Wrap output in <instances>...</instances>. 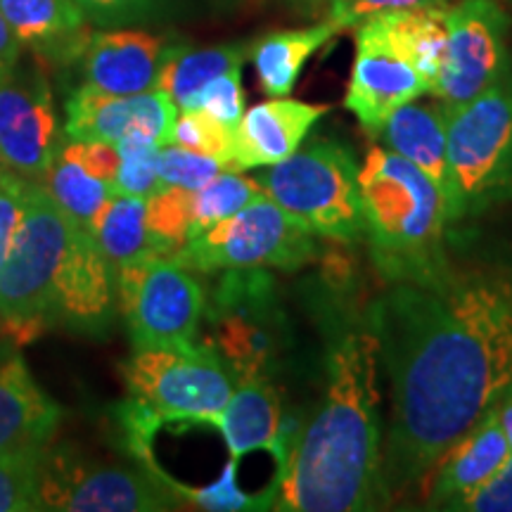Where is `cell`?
I'll list each match as a JSON object with an SVG mask.
<instances>
[{"instance_id":"1","label":"cell","mask_w":512,"mask_h":512,"mask_svg":"<svg viewBox=\"0 0 512 512\" xmlns=\"http://www.w3.org/2000/svg\"><path fill=\"white\" fill-rule=\"evenodd\" d=\"M389 387V501L425 496L434 465L512 384V254H448L384 283L363 311Z\"/></svg>"},{"instance_id":"2","label":"cell","mask_w":512,"mask_h":512,"mask_svg":"<svg viewBox=\"0 0 512 512\" xmlns=\"http://www.w3.org/2000/svg\"><path fill=\"white\" fill-rule=\"evenodd\" d=\"M380 354L366 320L344 323L325 356L318 406L306 415L283 470L273 510L368 512L389 508L382 470Z\"/></svg>"},{"instance_id":"3","label":"cell","mask_w":512,"mask_h":512,"mask_svg":"<svg viewBox=\"0 0 512 512\" xmlns=\"http://www.w3.org/2000/svg\"><path fill=\"white\" fill-rule=\"evenodd\" d=\"M363 240L382 283L420 278L451 254L441 190L380 143L361 162Z\"/></svg>"},{"instance_id":"4","label":"cell","mask_w":512,"mask_h":512,"mask_svg":"<svg viewBox=\"0 0 512 512\" xmlns=\"http://www.w3.org/2000/svg\"><path fill=\"white\" fill-rule=\"evenodd\" d=\"M256 183L316 238L342 245L363 240L361 162L342 140L306 138L292 157L266 166Z\"/></svg>"},{"instance_id":"5","label":"cell","mask_w":512,"mask_h":512,"mask_svg":"<svg viewBox=\"0 0 512 512\" xmlns=\"http://www.w3.org/2000/svg\"><path fill=\"white\" fill-rule=\"evenodd\" d=\"M74 219L43 183H29L22 221L0 268V328L15 347L48 328L53 290Z\"/></svg>"},{"instance_id":"6","label":"cell","mask_w":512,"mask_h":512,"mask_svg":"<svg viewBox=\"0 0 512 512\" xmlns=\"http://www.w3.org/2000/svg\"><path fill=\"white\" fill-rule=\"evenodd\" d=\"M453 226L512 200V69L477 98L448 107Z\"/></svg>"},{"instance_id":"7","label":"cell","mask_w":512,"mask_h":512,"mask_svg":"<svg viewBox=\"0 0 512 512\" xmlns=\"http://www.w3.org/2000/svg\"><path fill=\"white\" fill-rule=\"evenodd\" d=\"M316 256V235L264 192L233 216L185 242L171 259L195 275H216L247 268L299 271Z\"/></svg>"},{"instance_id":"8","label":"cell","mask_w":512,"mask_h":512,"mask_svg":"<svg viewBox=\"0 0 512 512\" xmlns=\"http://www.w3.org/2000/svg\"><path fill=\"white\" fill-rule=\"evenodd\" d=\"M126 389L164 422L207 425L235 392V380L209 342L136 349L121 363Z\"/></svg>"},{"instance_id":"9","label":"cell","mask_w":512,"mask_h":512,"mask_svg":"<svg viewBox=\"0 0 512 512\" xmlns=\"http://www.w3.org/2000/svg\"><path fill=\"white\" fill-rule=\"evenodd\" d=\"M117 302L136 349L195 342L207 292L195 273L171 256H150L117 268Z\"/></svg>"},{"instance_id":"10","label":"cell","mask_w":512,"mask_h":512,"mask_svg":"<svg viewBox=\"0 0 512 512\" xmlns=\"http://www.w3.org/2000/svg\"><path fill=\"white\" fill-rule=\"evenodd\" d=\"M166 472L95 465L76 453L48 451L43 458L41 510L72 512H157L183 503L166 484Z\"/></svg>"},{"instance_id":"11","label":"cell","mask_w":512,"mask_h":512,"mask_svg":"<svg viewBox=\"0 0 512 512\" xmlns=\"http://www.w3.org/2000/svg\"><path fill=\"white\" fill-rule=\"evenodd\" d=\"M510 17L496 0H456L446 8V50L432 98L458 107L510 72Z\"/></svg>"},{"instance_id":"12","label":"cell","mask_w":512,"mask_h":512,"mask_svg":"<svg viewBox=\"0 0 512 512\" xmlns=\"http://www.w3.org/2000/svg\"><path fill=\"white\" fill-rule=\"evenodd\" d=\"M60 119L41 64L19 62L0 76V166L29 183L46 181L60 155Z\"/></svg>"},{"instance_id":"13","label":"cell","mask_w":512,"mask_h":512,"mask_svg":"<svg viewBox=\"0 0 512 512\" xmlns=\"http://www.w3.org/2000/svg\"><path fill=\"white\" fill-rule=\"evenodd\" d=\"M356 55L344 107L370 138L408 102L430 95V81L418 64L396 46L375 17L356 24Z\"/></svg>"},{"instance_id":"14","label":"cell","mask_w":512,"mask_h":512,"mask_svg":"<svg viewBox=\"0 0 512 512\" xmlns=\"http://www.w3.org/2000/svg\"><path fill=\"white\" fill-rule=\"evenodd\" d=\"M176 117V102L162 88L110 95L81 83L64 105V136L114 145L131 136H150L164 147L171 143Z\"/></svg>"},{"instance_id":"15","label":"cell","mask_w":512,"mask_h":512,"mask_svg":"<svg viewBox=\"0 0 512 512\" xmlns=\"http://www.w3.org/2000/svg\"><path fill=\"white\" fill-rule=\"evenodd\" d=\"M112 302V266L88 226L74 221L55 280L48 325L100 335L112 323Z\"/></svg>"},{"instance_id":"16","label":"cell","mask_w":512,"mask_h":512,"mask_svg":"<svg viewBox=\"0 0 512 512\" xmlns=\"http://www.w3.org/2000/svg\"><path fill=\"white\" fill-rule=\"evenodd\" d=\"M169 50L171 43L147 34V31H93L79 60L83 86L110 95L155 91Z\"/></svg>"},{"instance_id":"17","label":"cell","mask_w":512,"mask_h":512,"mask_svg":"<svg viewBox=\"0 0 512 512\" xmlns=\"http://www.w3.org/2000/svg\"><path fill=\"white\" fill-rule=\"evenodd\" d=\"M510 456V441L494 406L434 465L425 486V508L448 510L460 498L489 482Z\"/></svg>"},{"instance_id":"18","label":"cell","mask_w":512,"mask_h":512,"mask_svg":"<svg viewBox=\"0 0 512 512\" xmlns=\"http://www.w3.org/2000/svg\"><path fill=\"white\" fill-rule=\"evenodd\" d=\"M62 408L38 387L15 344L0 332V456L48 448Z\"/></svg>"},{"instance_id":"19","label":"cell","mask_w":512,"mask_h":512,"mask_svg":"<svg viewBox=\"0 0 512 512\" xmlns=\"http://www.w3.org/2000/svg\"><path fill=\"white\" fill-rule=\"evenodd\" d=\"M328 112L330 105L292 100L290 95L249 107L238 126V171L266 169L292 157L309 138L311 128Z\"/></svg>"},{"instance_id":"20","label":"cell","mask_w":512,"mask_h":512,"mask_svg":"<svg viewBox=\"0 0 512 512\" xmlns=\"http://www.w3.org/2000/svg\"><path fill=\"white\" fill-rule=\"evenodd\" d=\"M0 12L19 46L53 67L79 62L93 36L76 0H0Z\"/></svg>"},{"instance_id":"21","label":"cell","mask_w":512,"mask_h":512,"mask_svg":"<svg viewBox=\"0 0 512 512\" xmlns=\"http://www.w3.org/2000/svg\"><path fill=\"white\" fill-rule=\"evenodd\" d=\"M377 143L411 162L437 185L453 214V178L448 164V107L434 100H413L384 121ZM453 223V219H451Z\"/></svg>"},{"instance_id":"22","label":"cell","mask_w":512,"mask_h":512,"mask_svg":"<svg viewBox=\"0 0 512 512\" xmlns=\"http://www.w3.org/2000/svg\"><path fill=\"white\" fill-rule=\"evenodd\" d=\"M285 408L280 392L268 380H249L235 384V392L219 413L207 420L226 441L230 458H245L249 453H273L275 467L280 463V427Z\"/></svg>"},{"instance_id":"23","label":"cell","mask_w":512,"mask_h":512,"mask_svg":"<svg viewBox=\"0 0 512 512\" xmlns=\"http://www.w3.org/2000/svg\"><path fill=\"white\" fill-rule=\"evenodd\" d=\"M339 34V29L330 19L304 29L273 31L249 46V60L256 69L261 91L271 98H285L294 91L306 62L328 46Z\"/></svg>"},{"instance_id":"24","label":"cell","mask_w":512,"mask_h":512,"mask_svg":"<svg viewBox=\"0 0 512 512\" xmlns=\"http://www.w3.org/2000/svg\"><path fill=\"white\" fill-rule=\"evenodd\" d=\"M145 200L147 197L112 195L102 204L95 219L88 223L93 240L98 242L100 252L105 254L114 273L131 261L166 256L155 235L147 228Z\"/></svg>"},{"instance_id":"25","label":"cell","mask_w":512,"mask_h":512,"mask_svg":"<svg viewBox=\"0 0 512 512\" xmlns=\"http://www.w3.org/2000/svg\"><path fill=\"white\" fill-rule=\"evenodd\" d=\"M247 57L249 46L245 43H223L214 48L171 46L157 88L171 95L178 112L190 110V105L207 83L230 69H240Z\"/></svg>"},{"instance_id":"26","label":"cell","mask_w":512,"mask_h":512,"mask_svg":"<svg viewBox=\"0 0 512 512\" xmlns=\"http://www.w3.org/2000/svg\"><path fill=\"white\" fill-rule=\"evenodd\" d=\"M373 17L396 46L418 64L432 91L446 50V8L392 10L377 12Z\"/></svg>"},{"instance_id":"27","label":"cell","mask_w":512,"mask_h":512,"mask_svg":"<svg viewBox=\"0 0 512 512\" xmlns=\"http://www.w3.org/2000/svg\"><path fill=\"white\" fill-rule=\"evenodd\" d=\"M43 185L55 197V202L74 221L83 223V226H88L95 219L102 204L114 195V188L110 183L91 176L86 169H81L79 164L69 162L62 155H57L55 164L50 166Z\"/></svg>"},{"instance_id":"28","label":"cell","mask_w":512,"mask_h":512,"mask_svg":"<svg viewBox=\"0 0 512 512\" xmlns=\"http://www.w3.org/2000/svg\"><path fill=\"white\" fill-rule=\"evenodd\" d=\"M264 195L256 178H245L238 171H221L207 185L192 190V238L221 223L235 211L247 207L256 197Z\"/></svg>"},{"instance_id":"29","label":"cell","mask_w":512,"mask_h":512,"mask_svg":"<svg viewBox=\"0 0 512 512\" xmlns=\"http://www.w3.org/2000/svg\"><path fill=\"white\" fill-rule=\"evenodd\" d=\"M166 484L176 491V496L183 503H190L192 508L209 510V512H245V510H273L275 503V486L271 484L266 491L259 494H245L238 486V458H230L223 467L221 477L216 482L204 486H185L176 482L174 477L164 475Z\"/></svg>"},{"instance_id":"30","label":"cell","mask_w":512,"mask_h":512,"mask_svg":"<svg viewBox=\"0 0 512 512\" xmlns=\"http://www.w3.org/2000/svg\"><path fill=\"white\" fill-rule=\"evenodd\" d=\"M169 145L188 147V150L200 152V155L214 157L226 171H238V166H235L238 128L223 124V121L214 119L204 110L178 112Z\"/></svg>"},{"instance_id":"31","label":"cell","mask_w":512,"mask_h":512,"mask_svg":"<svg viewBox=\"0 0 512 512\" xmlns=\"http://www.w3.org/2000/svg\"><path fill=\"white\" fill-rule=\"evenodd\" d=\"M145 221L164 254H176L192 235V190L164 185L145 200Z\"/></svg>"},{"instance_id":"32","label":"cell","mask_w":512,"mask_h":512,"mask_svg":"<svg viewBox=\"0 0 512 512\" xmlns=\"http://www.w3.org/2000/svg\"><path fill=\"white\" fill-rule=\"evenodd\" d=\"M46 448L0 456V512L41 510V477Z\"/></svg>"},{"instance_id":"33","label":"cell","mask_w":512,"mask_h":512,"mask_svg":"<svg viewBox=\"0 0 512 512\" xmlns=\"http://www.w3.org/2000/svg\"><path fill=\"white\" fill-rule=\"evenodd\" d=\"M119 147V171L114 178V195H136L150 197L164 188L162 178L157 174L159 145L150 136L124 138Z\"/></svg>"},{"instance_id":"34","label":"cell","mask_w":512,"mask_h":512,"mask_svg":"<svg viewBox=\"0 0 512 512\" xmlns=\"http://www.w3.org/2000/svg\"><path fill=\"white\" fill-rule=\"evenodd\" d=\"M223 169L221 162L214 157L200 155V152L188 150L181 145L159 147L157 155V174L164 185H178V188L197 190L207 185L211 178L219 176Z\"/></svg>"},{"instance_id":"35","label":"cell","mask_w":512,"mask_h":512,"mask_svg":"<svg viewBox=\"0 0 512 512\" xmlns=\"http://www.w3.org/2000/svg\"><path fill=\"white\" fill-rule=\"evenodd\" d=\"M190 110H204L223 124L238 128L245 114V91H242V67L216 76L197 95Z\"/></svg>"},{"instance_id":"36","label":"cell","mask_w":512,"mask_h":512,"mask_svg":"<svg viewBox=\"0 0 512 512\" xmlns=\"http://www.w3.org/2000/svg\"><path fill=\"white\" fill-rule=\"evenodd\" d=\"M456 0H330L328 17L335 27L351 29L363 19L377 15V12L392 10H420V8H448Z\"/></svg>"},{"instance_id":"37","label":"cell","mask_w":512,"mask_h":512,"mask_svg":"<svg viewBox=\"0 0 512 512\" xmlns=\"http://www.w3.org/2000/svg\"><path fill=\"white\" fill-rule=\"evenodd\" d=\"M60 155L69 162L79 164L88 174L110 183L114 188V178L119 171V147L114 143H100V140H67Z\"/></svg>"},{"instance_id":"38","label":"cell","mask_w":512,"mask_h":512,"mask_svg":"<svg viewBox=\"0 0 512 512\" xmlns=\"http://www.w3.org/2000/svg\"><path fill=\"white\" fill-rule=\"evenodd\" d=\"M451 512H512V456L501 470L479 489L460 498L448 508Z\"/></svg>"},{"instance_id":"39","label":"cell","mask_w":512,"mask_h":512,"mask_svg":"<svg viewBox=\"0 0 512 512\" xmlns=\"http://www.w3.org/2000/svg\"><path fill=\"white\" fill-rule=\"evenodd\" d=\"M27 185L29 181L10 174V171L0 174V268L8 259L12 240H15L19 221H22Z\"/></svg>"},{"instance_id":"40","label":"cell","mask_w":512,"mask_h":512,"mask_svg":"<svg viewBox=\"0 0 512 512\" xmlns=\"http://www.w3.org/2000/svg\"><path fill=\"white\" fill-rule=\"evenodd\" d=\"M98 27H121L155 12L162 0H76Z\"/></svg>"},{"instance_id":"41","label":"cell","mask_w":512,"mask_h":512,"mask_svg":"<svg viewBox=\"0 0 512 512\" xmlns=\"http://www.w3.org/2000/svg\"><path fill=\"white\" fill-rule=\"evenodd\" d=\"M19 50H22V46H19L15 34H12L8 22H5L3 12H0V76L10 74L17 67Z\"/></svg>"},{"instance_id":"42","label":"cell","mask_w":512,"mask_h":512,"mask_svg":"<svg viewBox=\"0 0 512 512\" xmlns=\"http://www.w3.org/2000/svg\"><path fill=\"white\" fill-rule=\"evenodd\" d=\"M496 408H498V418H501V425L505 430V437H508L510 448H512V384L505 389V394L501 396V401L496 403Z\"/></svg>"},{"instance_id":"43","label":"cell","mask_w":512,"mask_h":512,"mask_svg":"<svg viewBox=\"0 0 512 512\" xmlns=\"http://www.w3.org/2000/svg\"><path fill=\"white\" fill-rule=\"evenodd\" d=\"M297 3L302 5V8H320V5H325V8H328L330 0H297Z\"/></svg>"},{"instance_id":"44","label":"cell","mask_w":512,"mask_h":512,"mask_svg":"<svg viewBox=\"0 0 512 512\" xmlns=\"http://www.w3.org/2000/svg\"><path fill=\"white\" fill-rule=\"evenodd\" d=\"M3 171H5V169H3V166H0V174H3Z\"/></svg>"}]
</instances>
